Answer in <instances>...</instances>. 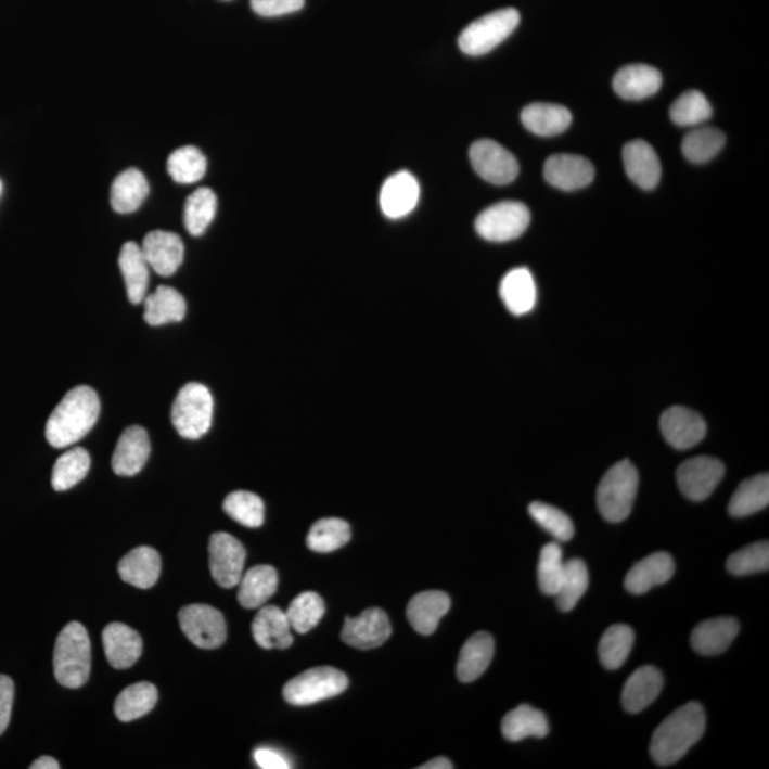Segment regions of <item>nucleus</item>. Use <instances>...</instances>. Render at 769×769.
Listing matches in <instances>:
<instances>
[{"label":"nucleus","instance_id":"nucleus-24","mask_svg":"<svg viewBox=\"0 0 769 769\" xmlns=\"http://www.w3.org/2000/svg\"><path fill=\"white\" fill-rule=\"evenodd\" d=\"M740 632V623L734 617H718L703 621L691 635V645L703 655L726 652Z\"/></svg>","mask_w":769,"mask_h":769},{"label":"nucleus","instance_id":"nucleus-14","mask_svg":"<svg viewBox=\"0 0 769 769\" xmlns=\"http://www.w3.org/2000/svg\"><path fill=\"white\" fill-rule=\"evenodd\" d=\"M662 434L667 443L678 450L694 448L707 434L703 416L684 407H672L659 420Z\"/></svg>","mask_w":769,"mask_h":769},{"label":"nucleus","instance_id":"nucleus-44","mask_svg":"<svg viewBox=\"0 0 769 769\" xmlns=\"http://www.w3.org/2000/svg\"><path fill=\"white\" fill-rule=\"evenodd\" d=\"M726 144V134L713 127H701L690 131L682 140V153L687 161L703 164L712 161Z\"/></svg>","mask_w":769,"mask_h":769},{"label":"nucleus","instance_id":"nucleus-32","mask_svg":"<svg viewBox=\"0 0 769 769\" xmlns=\"http://www.w3.org/2000/svg\"><path fill=\"white\" fill-rule=\"evenodd\" d=\"M118 266L125 277L129 302L136 305L143 303L145 293H148L150 266L140 245L136 243L123 245L120 256H118Z\"/></svg>","mask_w":769,"mask_h":769},{"label":"nucleus","instance_id":"nucleus-31","mask_svg":"<svg viewBox=\"0 0 769 769\" xmlns=\"http://www.w3.org/2000/svg\"><path fill=\"white\" fill-rule=\"evenodd\" d=\"M185 311L183 295L171 286H158L153 294L144 298V320L152 326L183 321Z\"/></svg>","mask_w":769,"mask_h":769},{"label":"nucleus","instance_id":"nucleus-39","mask_svg":"<svg viewBox=\"0 0 769 769\" xmlns=\"http://www.w3.org/2000/svg\"><path fill=\"white\" fill-rule=\"evenodd\" d=\"M167 171L176 183H197L206 175L207 158L194 145H184L170 154Z\"/></svg>","mask_w":769,"mask_h":769},{"label":"nucleus","instance_id":"nucleus-10","mask_svg":"<svg viewBox=\"0 0 769 769\" xmlns=\"http://www.w3.org/2000/svg\"><path fill=\"white\" fill-rule=\"evenodd\" d=\"M469 158L477 175L495 185L513 183L518 176L517 158L494 140H477L469 150Z\"/></svg>","mask_w":769,"mask_h":769},{"label":"nucleus","instance_id":"nucleus-37","mask_svg":"<svg viewBox=\"0 0 769 769\" xmlns=\"http://www.w3.org/2000/svg\"><path fill=\"white\" fill-rule=\"evenodd\" d=\"M157 698V689L152 682H138L127 687L116 700V716L123 722L138 720L156 707Z\"/></svg>","mask_w":769,"mask_h":769},{"label":"nucleus","instance_id":"nucleus-50","mask_svg":"<svg viewBox=\"0 0 769 769\" xmlns=\"http://www.w3.org/2000/svg\"><path fill=\"white\" fill-rule=\"evenodd\" d=\"M530 516L539 523L546 531L557 539L559 541H568L575 535L573 522L566 513L552 504L534 502L529 507Z\"/></svg>","mask_w":769,"mask_h":769},{"label":"nucleus","instance_id":"nucleus-46","mask_svg":"<svg viewBox=\"0 0 769 769\" xmlns=\"http://www.w3.org/2000/svg\"><path fill=\"white\" fill-rule=\"evenodd\" d=\"M222 508L240 525L259 527L264 523L266 508H264L262 499L256 494H252V491H233V494L227 496Z\"/></svg>","mask_w":769,"mask_h":769},{"label":"nucleus","instance_id":"nucleus-33","mask_svg":"<svg viewBox=\"0 0 769 769\" xmlns=\"http://www.w3.org/2000/svg\"><path fill=\"white\" fill-rule=\"evenodd\" d=\"M239 602L245 608L266 604L279 589V575L272 566H256L244 573L240 580Z\"/></svg>","mask_w":769,"mask_h":769},{"label":"nucleus","instance_id":"nucleus-45","mask_svg":"<svg viewBox=\"0 0 769 769\" xmlns=\"http://www.w3.org/2000/svg\"><path fill=\"white\" fill-rule=\"evenodd\" d=\"M291 629H294L298 635H305L321 621L325 614V603L320 594L313 591H304L291 602L286 610Z\"/></svg>","mask_w":769,"mask_h":769},{"label":"nucleus","instance_id":"nucleus-26","mask_svg":"<svg viewBox=\"0 0 769 769\" xmlns=\"http://www.w3.org/2000/svg\"><path fill=\"white\" fill-rule=\"evenodd\" d=\"M286 613L275 606L259 610L253 621V636L261 649H289L294 643Z\"/></svg>","mask_w":769,"mask_h":769},{"label":"nucleus","instance_id":"nucleus-53","mask_svg":"<svg viewBox=\"0 0 769 769\" xmlns=\"http://www.w3.org/2000/svg\"><path fill=\"white\" fill-rule=\"evenodd\" d=\"M257 766L262 769H289L291 764L284 754L272 748H258L254 753Z\"/></svg>","mask_w":769,"mask_h":769},{"label":"nucleus","instance_id":"nucleus-2","mask_svg":"<svg viewBox=\"0 0 769 769\" xmlns=\"http://www.w3.org/2000/svg\"><path fill=\"white\" fill-rule=\"evenodd\" d=\"M705 731L703 705L689 703L676 709L654 731L650 754L658 766L680 761L691 746L698 743Z\"/></svg>","mask_w":769,"mask_h":769},{"label":"nucleus","instance_id":"nucleus-34","mask_svg":"<svg viewBox=\"0 0 769 769\" xmlns=\"http://www.w3.org/2000/svg\"><path fill=\"white\" fill-rule=\"evenodd\" d=\"M149 191V181L138 168L123 171L113 181L111 191L113 210L120 214L139 210L141 204L148 198Z\"/></svg>","mask_w":769,"mask_h":769},{"label":"nucleus","instance_id":"nucleus-40","mask_svg":"<svg viewBox=\"0 0 769 769\" xmlns=\"http://www.w3.org/2000/svg\"><path fill=\"white\" fill-rule=\"evenodd\" d=\"M350 540V527L338 517L321 518L313 523L307 537L308 548L317 553L335 552Z\"/></svg>","mask_w":769,"mask_h":769},{"label":"nucleus","instance_id":"nucleus-23","mask_svg":"<svg viewBox=\"0 0 769 769\" xmlns=\"http://www.w3.org/2000/svg\"><path fill=\"white\" fill-rule=\"evenodd\" d=\"M162 572L161 554L149 546H140L127 553L118 563L123 581L138 589H150L157 584Z\"/></svg>","mask_w":769,"mask_h":769},{"label":"nucleus","instance_id":"nucleus-25","mask_svg":"<svg viewBox=\"0 0 769 769\" xmlns=\"http://www.w3.org/2000/svg\"><path fill=\"white\" fill-rule=\"evenodd\" d=\"M663 690V675L658 668L644 666L636 670L623 689V707L627 713L637 714L648 708Z\"/></svg>","mask_w":769,"mask_h":769},{"label":"nucleus","instance_id":"nucleus-19","mask_svg":"<svg viewBox=\"0 0 769 769\" xmlns=\"http://www.w3.org/2000/svg\"><path fill=\"white\" fill-rule=\"evenodd\" d=\"M152 452L148 432L141 426L127 427L118 439L112 466L118 476H134L144 467Z\"/></svg>","mask_w":769,"mask_h":769},{"label":"nucleus","instance_id":"nucleus-51","mask_svg":"<svg viewBox=\"0 0 769 769\" xmlns=\"http://www.w3.org/2000/svg\"><path fill=\"white\" fill-rule=\"evenodd\" d=\"M305 0H252L253 11L259 16L275 17L302 11Z\"/></svg>","mask_w":769,"mask_h":769},{"label":"nucleus","instance_id":"nucleus-15","mask_svg":"<svg viewBox=\"0 0 769 769\" xmlns=\"http://www.w3.org/2000/svg\"><path fill=\"white\" fill-rule=\"evenodd\" d=\"M421 187L415 176L409 171H399L390 176L382 185L380 204L382 213L390 220L407 217L420 203Z\"/></svg>","mask_w":769,"mask_h":769},{"label":"nucleus","instance_id":"nucleus-21","mask_svg":"<svg viewBox=\"0 0 769 769\" xmlns=\"http://www.w3.org/2000/svg\"><path fill=\"white\" fill-rule=\"evenodd\" d=\"M676 564L670 554L658 552L636 563L627 573L625 586L631 594H644L653 587L667 584L675 576Z\"/></svg>","mask_w":769,"mask_h":769},{"label":"nucleus","instance_id":"nucleus-36","mask_svg":"<svg viewBox=\"0 0 769 769\" xmlns=\"http://www.w3.org/2000/svg\"><path fill=\"white\" fill-rule=\"evenodd\" d=\"M769 504V476L768 473L749 477L739 486L732 496L728 512L734 517H746L764 511Z\"/></svg>","mask_w":769,"mask_h":769},{"label":"nucleus","instance_id":"nucleus-13","mask_svg":"<svg viewBox=\"0 0 769 769\" xmlns=\"http://www.w3.org/2000/svg\"><path fill=\"white\" fill-rule=\"evenodd\" d=\"M390 623L384 610L368 608L358 617L345 618L341 637L344 643L358 650H372L380 648L389 639Z\"/></svg>","mask_w":769,"mask_h":769},{"label":"nucleus","instance_id":"nucleus-49","mask_svg":"<svg viewBox=\"0 0 769 769\" xmlns=\"http://www.w3.org/2000/svg\"><path fill=\"white\" fill-rule=\"evenodd\" d=\"M564 562L562 549L557 543L546 544L541 549L539 559V586L540 590L548 595H556L560 584H562Z\"/></svg>","mask_w":769,"mask_h":769},{"label":"nucleus","instance_id":"nucleus-1","mask_svg":"<svg viewBox=\"0 0 769 769\" xmlns=\"http://www.w3.org/2000/svg\"><path fill=\"white\" fill-rule=\"evenodd\" d=\"M100 400L94 389L77 386L67 393L49 416L47 439L53 448L75 445L92 431L99 420Z\"/></svg>","mask_w":769,"mask_h":769},{"label":"nucleus","instance_id":"nucleus-3","mask_svg":"<svg viewBox=\"0 0 769 769\" xmlns=\"http://www.w3.org/2000/svg\"><path fill=\"white\" fill-rule=\"evenodd\" d=\"M54 676L66 689H79L89 680L92 648L88 631L80 623H69L57 636L53 654Z\"/></svg>","mask_w":769,"mask_h":769},{"label":"nucleus","instance_id":"nucleus-28","mask_svg":"<svg viewBox=\"0 0 769 769\" xmlns=\"http://www.w3.org/2000/svg\"><path fill=\"white\" fill-rule=\"evenodd\" d=\"M500 298L513 316H525L534 309L537 298L536 282L525 267L514 268L500 282Z\"/></svg>","mask_w":769,"mask_h":769},{"label":"nucleus","instance_id":"nucleus-27","mask_svg":"<svg viewBox=\"0 0 769 769\" xmlns=\"http://www.w3.org/2000/svg\"><path fill=\"white\" fill-rule=\"evenodd\" d=\"M663 76L655 67L630 65L616 73L613 80L614 92L626 100H643L654 95L662 88Z\"/></svg>","mask_w":769,"mask_h":769},{"label":"nucleus","instance_id":"nucleus-20","mask_svg":"<svg viewBox=\"0 0 769 769\" xmlns=\"http://www.w3.org/2000/svg\"><path fill=\"white\" fill-rule=\"evenodd\" d=\"M103 645L107 662L117 670L134 666L143 653L139 632L121 623H112L103 630Z\"/></svg>","mask_w":769,"mask_h":769},{"label":"nucleus","instance_id":"nucleus-8","mask_svg":"<svg viewBox=\"0 0 769 769\" xmlns=\"http://www.w3.org/2000/svg\"><path fill=\"white\" fill-rule=\"evenodd\" d=\"M530 225V212L521 202L494 204L476 218L475 229L482 239L507 243L518 239Z\"/></svg>","mask_w":769,"mask_h":769},{"label":"nucleus","instance_id":"nucleus-52","mask_svg":"<svg viewBox=\"0 0 769 769\" xmlns=\"http://www.w3.org/2000/svg\"><path fill=\"white\" fill-rule=\"evenodd\" d=\"M13 698H15V684L12 678L0 676V735L3 734L11 721Z\"/></svg>","mask_w":769,"mask_h":769},{"label":"nucleus","instance_id":"nucleus-43","mask_svg":"<svg viewBox=\"0 0 769 769\" xmlns=\"http://www.w3.org/2000/svg\"><path fill=\"white\" fill-rule=\"evenodd\" d=\"M90 469L88 450L75 448L63 453L54 463L52 472V486L54 490H69L73 486L84 480Z\"/></svg>","mask_w":769,"mask_h":769},{"label":"nucleus","instance_id":"nucleus-16","mask_svg":"<svg viewBox=\"0 0 769 769\" xmlns=\"http://www.w3.org/2000/svg\"><path fill=\"white\" fill-rule=\"evenodd\" d=\"M544 179L560 190H580L594 180V167L577 154H553L544 164Z\"/></svg>","mask_w":769,"mask_h":769},{"label":"nucleus","instance_id":"nucleus-56","mask_svg":"<svg viewBox=\"0 0 769 769\" xmlns=\"http://www.w3.org/2000/svg\"><path fill=\"white\" fill-rule=\"evenodd\" d=\"M0 193H2V181H0Z\"/></svg>","mask_w":769,"mask_h":769},{"label":"nucleus","instance_id":"nucleus-54","mask_svg":"<svg viewBox=\"0 0 769 769\" xmlns=\"http://www.w3.org/2000/svg\"><path fill=\"white\" fill-rule=\"evenodd\" d=\"M453 764L449 761L448 758L445 757H438L431 759V761H427L426 764H423L421 766V769H452Z\"/></svg>","mask_w":769,"mask_h":769},{"label":"nucleus","instance_id":"nucleus-5","mask_svg":"<svg viewBox=\"0 0 769 769\" xmlns=\"http://www.w3.org/2000/svg\"><path fill=\"white\" fill-rule=\"evenodd\" d=\"M214 400L206 385L191 382L181 388L171 409V422L180 436L195 440L210 431Z\"/></svg>","mask_w":769,"mask_h":769},{"label":"nucleus","instance_id":"nucleus-17","mask_svg":"<svg viewBox=\"0 0 769 769\" xmlns=\"http://www.w3.org/2000/svg\"><path fill=\"white\" fill-rule=\"evenodd\" d=\"M150 268L158 275L170 277L179 270L184 259V245L180 236L168 231H152L141 245Z\"/></svg>","mask_w":769,"mask_h":769},{"label":"nucleus","instance_id":"nucleus-35","mask_svg":"<svg viewBox=\"0 0 769 769\" xmlns=\"http://www.w3.org/2000/svg\"><path fill=\"white\" fill-rule=\"evenodd\" d=\"M502 734L508 741L518 743L529 736L544 739L549 734L548 717L530 705H518L502 721Z\"/></svg>","mask_w":769,"mask_h":769},{"label":"nucleus","instance_id":"nucleus-18","mask_svg":"<svg viewBox=\"0 0 769 769\" xmlns=\"http://www.w3.org/2000/svg\"><path fill=\"white\" fill-rule=\"evenodd\" d=\"M623 162L632 183L653 190L662 179V163L655 150L644 140H632L623 149Z\"/></svg>","mask_w":769,"mask_h":769},{"label":"nucleus","instance_id":"nucleus-55","mask_svg":"<svg viewBox=\"0 0 769 769\" xmlns=\"http://www.w3.org/2000/svg\"><path fill=\"white\" fill-rule=\"evenodd\" d=\"M31 769H59V762L52 757H40L30 766Z\"/></svg>","mask_w":769,"mask_h":769},{"label":"nucleus","instance_id":"nucleus-48","mask_svg":"<svg viewBox=\"0 0 769 769\" xmlns=\"http://www.w3.org/2000/svg\"><path fill=\"white\" fill-rule=\"evenodd\" d=\"M769 567L768 541L746 546L731 554L727 560V568L734 576H749L767 572Z\"/></svg>","mask_w":769,"mask_h":769},{"label":"nucleus","instance_id":"nucleus-41","mask_svg":"<svg viewBox=\"0 0 769 769\" xmlns=\"http://www.w3.org/2000/svg\"><path fill=\"white\" fill-rule=\"evenodd\" d=\"M587 587H589V571L584 560H568L564 563L563 579L556 594L557 607L564 613L572 612L584 598Z\"/></svg>","mask_w":769,"mask_h":769},{"label":"nucleus","instance_id":"nucleus-38","mask_svg":"<svg viewBox=\"0 0 769 769\" xmlns=\"http://www.w3.org/2000/svg\"><path fill=\"white\" fill-rule=\"evenodd\" d=\"M632 644H635V631L630 626L614 625L610 627L600 640V662L607 670H618L629 658Z\"/></svg>","mask_w":769,"mask_h":769},{"label":"nucleus","instance_id":"nucleus-47","mask_svg":"<svg viewBox=\"0 0 769 769\" xmlns=\"http://www.w3.org/2000/svg\"><path fill=\"white\" fill-rule=\"evenodd\" d=\"M712 115V104L697 90H690V92L681 94L670 111L671 120L682 127L703 125Z\"/></svg>","mask_w":769,"mask_h":769},{"label":"nucleus","instance_id":"nucleus-7","mask_svg":"<svg viewBox=\"0 0 769 769\" xmlns=\"http://www.w3.org/2000/svg\"><path fill=\"white\" fill-rule=\"evenodd\" d=\"M348 684V677L343 671L332 667H317L286 682L282 694L286 703L305 707L343 694Z\"/></svg>","mask_w":769,"mask_h":769},{"label":"nucleus","instance_id":"nucleus-6","mask_svg":"<svg viewBox=\"0 0 769 769\" xmlns=\"http://www.w3.org/2000/svg\"><path fill=\"white\" fill-rule=\"evenodd\" d=\"M521 24V13L513 8L500 9L479 17L463 29L459 48L469 56H482L498 48Z\"/></svg>","mask_w":769,"mask_h":769},{"label":"nucleus","instance_id":"nucleus-29","mask_svg":"<svg viewBox=\"0 0 769 769\" xmlns=\"http://www.w3.org/2000/svg\"><path fill=\"white\" fill-rule=\"evenodd\" d=\"M522 123L534 134L553 138L571 127L572 113L559 104L534 103L523 108Z\"/></svg>","mask_w":769,"mask_h":769},{"label":"nucleus","instance_id":"nucleus-42","mask_svg":"<svg viewBox=\"0 0 769 769\" xmlns=\"http://www.w3.org/2000/svg\"><path fill=\"white\" fill-rule=\"evenodd\" d=\"M217 212V197L212 189L202 187L187 198L184 208V225L191 235L206 233Z\"/></svg>","mask_w":769,"mask_h":769},{"label":"nucleus","instance_id":"nucleus-30","mask_svg":"<svg viewBox=\"0 0 769 769\" xmlns=\"http://www.w3.org/2000/svg\"><path fill=\"white\" fill-rule=\"evenodd\" d=\"M495 654L494 637L480 631L473 635L463 644L457 667V675L462 682L477 680L490 666Z\"/></svg>","mask_w":769,"mask_h":769},{"label":"nucleus","instance_id":"nucleus-12","mask_svg":"<svg viewBox=\"0 0 769 769\" xmlns=\"http://www.w3.org/2000/svg\"><path fill=\"white\" fill-rule=\"evenodd\" d=\"M208 552H210L212 576L217 585L225 589L239 585L244 575L245 557H247L241 541L234 536L220 531L210 537Z\"/></svg>","mask_w":769,"mask_h":769},{"label":"nucleus","instance_id":"nucleus-22","mask_svg":"<svg viewBox=\"0 0 769 769\" xmlns=\"http://www.w3.org/2000/svg\"><path fill=\"white\" fill-rule=\"evenodd\" d=\"M450 608V598L445 591H422L408 604L407 617L413 629L422 636L434 635L439 621Z\"/></svg>","mask_w":769,"mask_h":769},{"label":"nucleus","instance_id":"nucleus-4","mask_svg":"<svg viewBox=\"0 0 769 769\" xmlns=\"http://www.w3.org/2000/svg\"><path fill=\"white\" fill-rule=\"evenodd\" d=\"M639 489V472L630 461L608 469L598 489V507L610 523H620L630 516Z\"/></svg>","mask_w":769,"mask_h":769},{"label":"nucleus","instance_id":"nucleus-11","mask_svg":"<svg viewBox=\"0 0 769 769\" xmlns=\"http://www.w3.org/2000/svg\"><path fill=\"white\" fill-rule=\"evenodd\" d=\"M723 475L726 466L721 461L712 457H697L681 463L677 471V482L685 498L701 502L713 495Z\"/></svg>","mask_w":769,"mask_h":769},{"label":"nucleus","instance_id":"nucleus-9","mask_svg":"<svg viewBox=\"0 0 769 769\" xmlns=\"http://www.w3.org/2000/svg\"><path fill=\"white\" fill-rule=\"evenodd\" d=\"M181 630L194 645L214 650L225 644L227 626L225 616L207 604H190L179 613Z\"/></svg>","mask_w":769,"mask_h":769}]
</instances>
